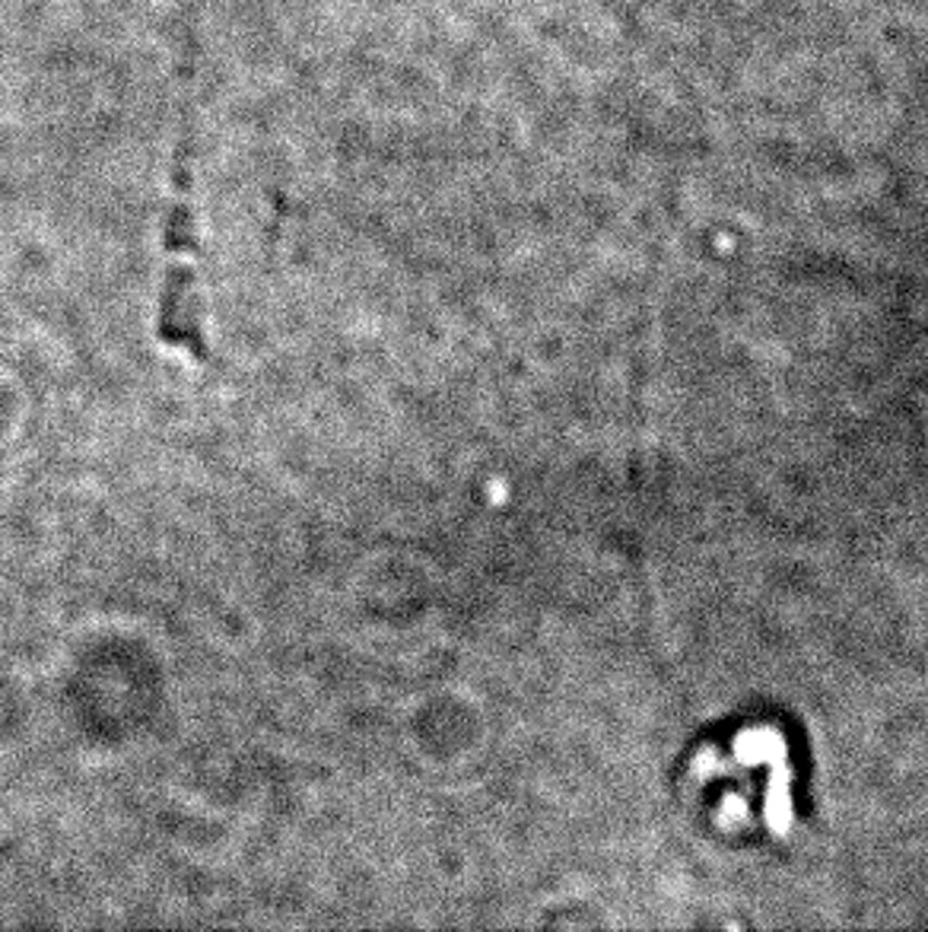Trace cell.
I'll use <instances>...</instances> for the list:
<instances>
[{"instance_id":"1","label":"cell","mask_w":928,"mask_h":932,"mask_svg":"<svg viewBox=\"0 0 928 932\" xmlns=\"http://www.w3.org/2000/svg\"><path fill=\"white\" fill-rule=\"evenodd\" d=\"M799 751L792 732L766 717L716 725L680 761V803L731 847L786 844L799 824Z\"/></svg>"},{"instance_id":"2","label":"cell","mask_w":928,"mask_h":932,"mask_svg":"<svg viewBox=\"0 0 928 932\" xmlns=\"http://www.w3.org/2000/svg\"><path fill=\"white\" fill-rule=\"evenodd\" d=\"M178 137L172 150L170 201L163 220V287L156 306V338L172 350L204 363L211 357L204 299L198 287V220H195V74H198V39H195V0L178 7Z\"/></svg>"}]
</instances>
